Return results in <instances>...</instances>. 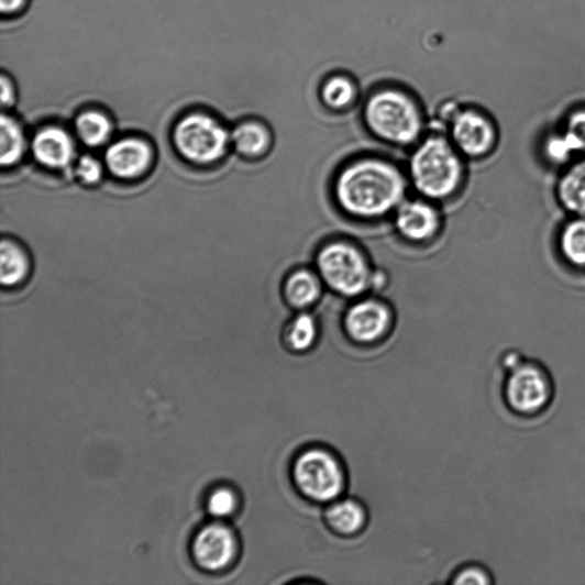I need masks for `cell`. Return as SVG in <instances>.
<instances>
[{
  "label": "cell",
  "mask_w": 585,
  "mask_h": 585,
  "mask_svg": "<svg viewBox=\"0 0 585 585\" xmlns=\"http://www.w3.org/2000/svg\"><path fill=\"white\" fill-rule=\"evenodd\" d=\"M405 180L391 164L367 159L347 166L336 183L341 207L360 218H379L402 202Z\"/></svg>",
  "instance_id": "6da1fadb"
},
{
  "label": "cell",
  "mask_w": 585,
  "mask_h": 585,
  "mask_svg": "<svg viewBox=\"0 0 585 585\" xmlns=\"http://www.w3.org/2000/svg\"><path fill=\"white\" fill-rule=\"evenodd\" d=\"M411 175L416 188L428 198L451 196L460 186L463 165L453 146L443 137L426 140L411 161Z\"/></svg>",
  "instance_id": "7a4b0ae2"
},
{
  "label": "cell",
  "mask_w": 585,
  "mask_h": 585,
  "mask_svg": "<svg viewBox=\"0 0 585 585\" xmlns=\"http://www.w3.org/2000/svg\"><path fill=\"white\" fill-rule=\"evenodd\" d=\"M175 151L187 162L209 166L219 163L231 144V134L216 117L191 112L175 124L172 133Z\"/></svg>",
  "instance_id": "3957f363"
},
{
  "label": "cell",
  "mask_w": 585,
  "mask_h": 585,
  "mask_svg": "<svg viewBox=\"0 0 585 585\" xmlns=\"http://www.w3.org/2000/svg\"><path fill=\"white\" fill-rule=\"evenodd\" d=\"M369 129L391 143L407 145L416 142L422 131L421 113L417 104L396 90L375 93L365 109Z\"/></svg>",
  "instance_id": "277c9868"
},
{
  "label": "cell",
  "mask_w": 585,
  "mask_h": 585,
  "mask_svg": "<svg viewBox=\"0 0 585 585\" xmlns=\"http://www.w3.org/2000/svg\"><path fill=\"white\" fill-rule=\"evenodd\" d=\"M317 268L328 286L344 297H358L372 285L373 276L364 255L345 243L321 249Z\"/></svg>",
  "instance_id": "5b68a950"
},
{
  "label": "cell",
  "mask_w": 585,
  "mask_h": 585,
  "mask_svg": "<svg viewBox=\"0 0 585 585\" xmlns=\"http://www.w3.org/2000/svg\"><path fill=\"white\" fill-rule=\"evenodd\" d=\"M292 477L301 493L316 503H332L344 488L339 461L320 449L308 450L296 460Z\"/></svg>",
  "instance_id": "8992f818"
},
{
  "label": "cell",
  "mask_w": 585,
  "mask_h": 585,
  "mask_svg": "<svg viewBox=\"0 0 585 585\" xmlns=\"http://www.w3.org/2000/svg\"><path fill=\"white\" fill-rule=\"evenodd\" d=\"M240 541L228 525L214 521L202 526L195 534L191 554L195 564L205 572L219 573L235 564Z\"/></svg>",
  "instance_id": "52a82bcc"
},
{
  "label": "cell",
  "mask_w": 585,
  "mask_h": 585,
  "mask_svg": "<svg viewBox=\"0 0 585 585\" xmlns=\"http://www.w3.org/2000/svg\"><path fill=\"white\" fill-rule=\"evenodd\" d=\"M452 137L459 152L473 159L493 155L500 145L499 126L489 115L467 109L459 111L452 121Z\"/></svg>",
  "instance_id": "ba28073f"
},
{
  "label": "cell",
  "mask_w": 585,
  "mask_h": 585,
  "mask_svg": "<svg viewBox=\"0 0 585 585\" xmlns=\"http://www.w3.org/2000/svg\"><path fill=\"white\" fill-rule=\"evenodd\" d=\"M506 397L516 412L540 411L550 398L547 375L538 366L521 363L511 371L506 386Z\"/></svg>",
  "instance_id": "9c48e42d"
},
{
  "label": "cell",
  "mask_w": 585,
  "mask_h": 585,
  "mask_svg": "<svg viewBox=\"0 0 585 585\" xmlns=\"http://www.w3.org/2000/svg\"><path fill=\"white\" fill-rule=\"evenodd\" d=\"M154 158L150 142L142 137L128 136L109 145L104 165L117 179L135 180L151 169Z\"/></svg>",
  "instance_id": "30bf717a"
},
{
  "label": "cell",
  "mask_w": 585,
  "mask_h": 585,
  "mask_svg": "<svg viewBox=\"0 0 585 585\" xmlns=\"http://www.w3.org/2000/svg\"><path fill=\"white\" fill-rule=\"evenodd\" d=\"M31 150L38 164L54 170L68 168L76 157L74 137L60 126L41 129L31 142Z\"/></svg>",
  "instance_id": "8fae6325"
},
{
  "label": "cell",
  "mask_w": 585,
  "mask_h": 585,
  "mask_svg": "<svg viewBox=\"0 0 585 585\" xmlns=\"http://www.w3.org/2000/svg\"><path fill=\"white\" fill-rule=\"evenodd\" d=\"M344 324L351 338L369 343L385 335L390 324V313L383 303L365 300L350 308Z\"/></svg>",
  "instance_id": "7c38bea8"
},
{
  "label": "cell",
  "mask_w": 585,
  "mask_h": 585,
  "mask_svg": "<svg viewBox=\"0 0 585 585\" xmlns=\"http://www.w3.org/2000/svg\"><path fill=\"white\" fill-rule=\"evenodd\" d=\"M553 197L566 216H585V155L559 172Z\"/></svg>",
  "instance_id": "4fadbf2b"
},
{
  "label": "cell",
  "mask_w": 585,
  "mask_h": 585,
  "mask_svg": "<svg viewBox=\"0 0 585 585\" xmlns=\"http://www.w3.org/2000/svg\"><path fill=\"white\" fill-rule=\"evenodd\" d=\"M554 250L564 266L585 274V216H567L555 231Z\"/></svg>",
  "instance_id": "5bb4252c"
},
{
  "label": "cell",
  "mask_w": 585,
  "mask_h": 585,
  "mask_svg": "<svg viewBox=\"0 0 585 585\" xmlns=\"http://www.w3.org/2000/svg\"><path fill=\"white\" fill-rule=\"evenodd\" d=\"M396 227L405 239L422 242L437 232L439 217L435 210L423 201H406L398 207Z\"/></svg>",
  "instance_id": "9a60e30c"
},
{
  "label": "cell",
  "mask_w": 585,
  "mask_h": 585,
  "mask_svg": "<svg viewBox=\"0 0 585 585\" xmlns=\"http://www.w3.org/2000/svg\"><path fill=\"white\" fill-rule=\"evenodd\" d=\"M0 280L4 287H14L26 280L32 271V260L25 249L11 239L0 245Z\"/></svg>",
  "instance_id": "2e32d148"
},
{
  "label": "cell",
  "mask_w": 585,
  "mask_h": 585,
  "mask_svg": "<svg viewBox=\"0 0 585 585\" xmlns=\"http://www.w3.org/2000/svg\"><path fill=\"white\" fill-rule=\"evenodd\" d=\"M539 154L544 165L558 172L570 165L577 157L583 156L561 126L542 135L539 144Z\"/></svg>",
  "instance_id": "e0dca14e"
},
{
  "label": "cell",
  "mask_w": 585,
  "mask_h": 585,
  "mask_svg": "<svg viewBox=\"0 0 585 585\" xmlns=\"http://www.w3.org/2000/svg\"><path fill=\"white\" fill-rule=\"evenodd\" d=\"M113 132L110 117L98 109L81 111L75 121V133L90 148H100L108 143Z\"/></svg>",
  "instance_id": "ac0fdd59"
},
{
  "label": "cell",
  "mask_w": 585,
  "mask_h": 585,
  "mask_svg": "<svg viewBox=\"0 0 585 585\" xmlns=\"http://www.w3.org/2000/svg\"><path fill=\"white\" fill-rule=\"evenodd\" d=\"M231 134V144L245 157H260L269 150L272 136L266 126L256 122H245L235 128Z\"/></svg>",
  "instance_id": "d6986e66"
},
{
  "label": "cell",
  "mask_w": 585,
  "mask_h": 585,
  "mask_svg": "<svg viewBox=\"0 0 585 585\" xmlns=\"http://www.w3.org/2000/svg\"><path fill=\"white\" fill-rule=\"evenodd\" d=\"M0 140H2L0 163L3 167L15 166L24 157L29 144L22 125L13 115L5 113L2 115Z\"/></svg>",
  "instance_id": "ffe728a7"
},
{
  "label": "cell",
  "mask_w": 585,
  "mask_h": 585,
  "mask_svg": "<svg viewBox=\"0 0 585 585\" xmlns=\"http://www.w3.org/2000/svg\"><path fill=\"white\" fill-rule=\"evenodd\" d=\"M320 283L312 273L297 272L288 277L285 284L286 300L295 308L305 309L320 298Z\"/></svg>",
  "instance_id": "44dd1931"
},
{
  "label": "cell",
  "mask_w": 585,
  "mask_h": 585,
  "mask_svg": "<svg viewBox=\"0 0 585 585\" xmlns=\"http://www.w3.org/2000/svg\"><path fill=\"white\" fill-rule=\"evenodd\" d=\"M327 519L334 531L342 534H354L365 523V511L354 500L333 503L327 511Z\"/></svg>",
  "instance_id": "7402d4cb"
},
{
  "label": "cell",
  "mask_w": 585,
  "mask_h": 585,
  "mask_svg": "<svg viewBox=\"0 0 585 585\" xmlns=\"http://www.w3.org/2000/svg\"><path fill=\"white\" fill-rule=\"evenodd\" d=\"M356 97V89L353 81L346 77L335 76L330 78L321 89V99L332 109H344Z\"/></svg>",
  "instance_id": "603a6c76"
},
{
  "label": "cell",
  "mask_w": 585,
  "mask_h": 585,
  "mask_svg": "<svg viewBox=\"0 0 585 585\" xmlns=\"http://www.w3.org/2000/svg\"><path fill=\"white\" fill-rule=\"evenodd\" d=\"M317 333L316 320L308 313H301L292 319L286 339L290 347L296 351H305L313 345Z\"/></svg>",
  "instance_id": "cb8c5ba5"
},
{
  "label": "cell",
  "mask_w": 585,
  "mask_h": 585,
  "mask_svg": "<svg viewBox=\"0 0 585 585\" xmlns=\"http://www.w3.org/2000/svg\"><path fill=\"white\" fill-rule=\"evenodd\" d=\"M239 504L235 490L228 486H219L209 495L208 509L213 517L224 519L238 511Z\"/></svg>",
  "instance_id": "d4e9b609"
},
{
  "label": "cell",
  "mask_w": 585,
  "mask_h": 585,
  "mask_svg": "<svg viewBox=\"0 0 585 585\" xmlns=\"http://www.w3.org/2000/svg\"><path fill=\"white\" fill-rule=\"evenodd\" d=\"M561 128L572 140L581 155H585V107L571 111Z\"/></svg>",
  "instance_id": "484cf974"
},
{
  "label": "cell",
  "mask_w": 585,
  "mask_h": 585,
  "mask_svg": "<svg viewBox=\"0 0 585 585\" xmlns=\"http://www.w3.org/2000/svg\"><path fill=\"white\" fill-rule=\"evenodd\" d=\"M75 174L81 184L95 186L102 180L104 166L98 158L85 155L76 162Z\"/></svg>",
  "instance_id": "4316f807"
},
{
  "label": "cell",
  "mask_w": 585,
  "mask_h": 585,
  "mask_svg": "<svg viewBox=\"0 0 585 585\" xmlns=\"http://www.w3.org/2000/svg\"><path fill=\"white\" fill-rule=\"evenodd\" d=\"M454 583L460 585H485L489 583V580L484 571H482L481 569L472 567L465 569L460 572L456 575Z\"/></svg>",
  "instance_id": "83f0119b"
},
{
  "label": "cell",
  "mask_w": 585,
  "mask_h": 585,
  "mask_svg": "<svg viewBox=\"0 0 585 585\" xmlns=\"http://www.w3.org/2000/svg\"><path fill=\"white\" fill-rule=\"evenodd\" d=\"M2 85V104L4 109H9L16 102V89L13 80L5 74L0 79Z\"/></svg>",
  "instance_id": "f1b7e54d"
},
{
  "label": "cell",
  "mask_w": 585,
  "mask_h": 585,
  "mask_svg": "<svg viewBox=\"0 0 585 585\" xmlns=\"http://www.w3.org/2000/svg\"><path fill=\"white\" fill-rule=\"evenodd\" d=\"M26 3L27 0H0V10L5 16L15 15L25 8Z\"/></svg>",
  "instance_id": "f546056e"
}]
</instances>
